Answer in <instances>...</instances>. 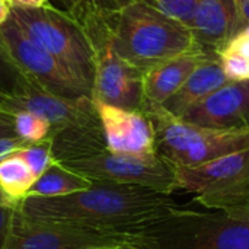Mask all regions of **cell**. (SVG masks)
Wrapping results in <instances>:
<instances>
[{
  "label": "cell",
  "instance_id": "1",
  "mask_svg": "<svg viewBox=\"0 0 249 249\" xmlns=\"http://www.w3.org/2000/svg\"><path fill=\"white\" fill-rule=\"evenodd\" d=\"M181 207L171 196L111 182H93L85 191L63 197H26L16 204L32 220L124 235H136Z\"/></svg>",
  "mask_w": 249,
  "mask_h": 249
},
{
  "label": "cell",
  "instance_id": "2",
  "mask_svg": "<svg viewBox=\"0 0 249 249\" xmlns=\"http://www.w3.org/2000/svg\"><path fill=\"white\" fill-rule=\"evenodd\" d=\"M112 50L143 73L185 53L201 50L191 29L140 0L95 7Z\"/></svg>",
  "mask_w": 249,
  "mask_h": 249
},
{
  "label": "cell",
  "instance_id": "3",
  "mask_svg": "<svg viewBox=\"0 0 249 249\" xmlns=\"http://www.w3.org/2000/svg\"><path fill=\"white\" fill-rule=\"evenodd\" d=\"M29 111L50 124L48 140L55 162H69L105 152L101 120L92 98H64L23 76L10 95L7 112Z\"/></svg>",
  "mask_w": 249,
  "mask_h": 249
},
{
  "label": "cell",
  "instance_id": "4",
  "mask_svg": "<svg viewBox=\"0 0 249 249\" xmlns=\"http://www.w3.org/2000/svg\"><path fill=\"white\" fill-rule=\"evenodd\" d=\"M136 235L144 249H249V209L207 213L181 207Z\"/></svg>",
  "mask_w": 249,
  "mask_h": 249
},
{
  "label": "cell",
  "instance_id": "5",
  "mask_svg": "<svg viewBox=\"0 0 249 249\" xmlns=\"http://www.w3.org/2000/svg\"><path fill=\"white\" fill-rule=\"evenodd\" d=\"M155 127L156 153L175 169L196 168L249 147V130H214L182 121L162 105L144 102L142 109Z\"/></svg>",
  "mask_w": 249,
  "mask_h": 249
},
{
  "label": "cell",
  "instance_id": "6",
  "mask_svg": "<svg viewBox=\"0 0 249 249\" xmlns=\"http://www.w3.org/2000/svg\"><path fill=\"white\" fill-rule=\"evenodd\" d=\"M10 16L32 41L93 85L95 45L80 19L50 3L39 7L12 6Z\"/></svg>",
  "mask_w": 249,
  "mask_h": 249
},
{
  "label": "cell",
  "instance_id": "7",
  "mask_svg": "<svg viewBox=\"0 0 249 249\" xmlns=\"http://www.w3.org/2000/svg\"><path fill=\"white\" fill-rule=\"evenodd\" d=\"M178 190L196 194V201L210 210L249 209V147L196 168H178Z\"/></svg>",
  "mask_w": 249,
  "mask_h": 249
},
{
  "label": "cell",
  "instance_id": "8",
  "mask_svg": "<svg viewBox=\"0 0 249 249\" xmlns=\"http://www.w3.org/2000/svg\"><path fill=\"white\" fill-rule=\"evenodd\" d=\"M80 20L86 25L95 45L92 99L123 109L142 111L146 102L143 90L144 73L112 50L95 7H88Z\"/></svg>",
  "mask_w": 249,
  "mask_h": 249
},
{
  "label": "cell",
  "instance_id": "9",
  "mask_svg": "<svg viewBox=\"0 0 249 249\" xmlns=\"http://www.w3.org/2000/svg\"><path fill=\"white\" fill-rule=\"evenodd\" d=\"M0 38L26 77L64 98H92V86L57 57L32 41L12 16L0 25Z\"/></svg>",
  "mask_w": 249,
  "mask_h": 249
},
{
  "label": "cell",
  "instance_id": "10",
  "mask_svg": "<svg viewBox=\"0 0 249 249\" xmlns=\"http://www.w3.org/2000/svg\"><path fill=\"white\" fill-rule=\"evenodd\" d=\"M92 182H111L149 188L171 196L178 190L177 171L158 153L149 158L114 155L107 150L90 158L60 162Z\"/></svg>",
  "mask_w": 249,
  "mask_h": 249
},
{
  "label": "cell",
  "instance_id": "11",
  "mask_svg": "<svg viewBox=\"0 0 249 249\" xmlns=\"http://www.w3.org/2000/svg\"><path fill=\"white\" fill-rule=\"evenodd\" d=\"M118 245L139 247V236L69 223L32 220L15 207L6 249H99Z\"/></svg>",
  "mask_w": 249,
  "mask_h": 249
},
{
  "label": "cell",
  "instance_id": "12",
  "mask_svg": "<svg viewBox=\"0 0 249 249\" xmlns=\"http://www.w3.org/2000/svg\"><path fill=\"white\" fill-rule=\"evenodd\" d=\"M93 104L101 120L108 153L136 158L156 155L155 127L146 112L123 109L95 101Z\"/></svg>",
  "mask_w": 249,
  "mask_h": 249
},
{
  "label": "cell",
  "instance_id": "13",
  "mask_svg": "<svg viewBox=\"0 0 249 249\" xmlns=\"http://www.w3.org/2000/svg\"><path fill=\"white\" fill-rule=\"evenodd\" d=\"M179 118L206 128L249 130V80L228 82Z\"/></svg>",
  "mask_w": 249,
  "mask_h": 249
},
{
  "label": "cell",
  "instance_id": "14",
  "mask_svg": "<svg viewBox=\"0 0 249 249\" xmlns=\"http://www.w3.org/2000/svg\"><path fill=\"white\" fill-rule=\"evenodd\" d=\"M188 28L203 48L217 53L244 29L236 0H198Z\"/></svg>",
  "mask_w": 249,
  "mask_h": 249
},
{
  "label": "cell",
  "instance_id": "15",
  "mask_svg": "<svg viewBox=\"0 0 249 249\" xmlns=\"http://www.w3.org/2000/svg\"><path fill=\"white\" fill-rule=\"evenodd\" d=\"M213 54L217 53L201 48L169 58L147 70L143 76V90L146 102L156 105H162L163 102H166L185 83L193 71Z\"/></svg>",
  "mask_w": 249,
  "mask_h": 249
},
{
  "label": "cell",
  "instance_id": "16",
  "mask_svg": "<svg viewBox=\"0 0 249 249\" xmlns=\"http://www.w3.org/2000/svg\"><path fill=\"white\" fill-rule=\"evenodd\" d=\"M228 82L231 80L223 71L219 55L213 54L193 71L185 83L166 102H163L162 107L169 114L179 118L187 109L206 99Z\"/></svg>",
  "mask_w": 249,
  "mask_h": 249
},
{
  "label": "cell",
  "instance_id": "17",
  "mask_svg": "<svg viewBox=\"0 0 249 249\" xmlns=\"http://www.w3.org/2000/svg\"><path fill=\"white\" fill-rule=\"evenodd\" d=\"M92 181L70 171L60 162H54L31 187L28 197H63L85 191L92 187Z\"/></svg>",
  "mask_w": 249,
  "mask_h": 249
},
{
  "label": "cell",
  "instance_id": "18",
  "mask_svg": "<svg viewBox=\"0 0 249 249\" xmlns=\"http://www.w3.org/2000/svg\"><path fill=\"white\" fill-rule=\"evenodd\" d=\"M35 179L31 169L16 153L0 162V191L15 206L28 197Z\"/></svg>",
  "mask_w": 249,
  "mask_h": 249
},
{
  "label": "cell",
  "instance_id": "19",
  "mask_svg": "<svg viewBox=\"0 0 249 249\" xmlns=\"http://www.w3.org/2000/svg\"><path fill=\"white\" fill-rule=\"evenodd\" d=\"M15 131L19 139L32 144L48 139L50 124L38 114L29 111H18L15 112Z\"/></svg>",
  "mask_w": 249,
  "mask_h": 249
},
{
  "label": "cell",
  "instance_id": "20",
  "mask_svg": "<svg viewBox=\"0 0 249 249\" xmlns=\"http://www.w3.org/2000/svg\"><path fill=\"white\" fill-rule=\"evenodd\" d=\"M217 55L229 80H249V55L233 41L220 48Z\"/></svg>",
  "mask_w": 249,
  "mask_h": 249
},
{
  "label": "cell",
  "instance_id": "21",
  "mask_svg": "<svg viewBox=\"0 0 249 249\" xmlns=\"http://www.w3.org/2000/svg\"><path fill=\"white\" fill-rule=\"evenodd\" d=\"M16 155L26 163V166L31 169L35 178L41 177L55 162L51 150V143L48 139L28 144L23 149H20Z\"/></svg>",
  "mask_w": 249,
  "mask_h": 249
},
{
  "label": "cell",
  "instance_id": "22",
  "mask_svg": "<svg viewBox=\"0 0 249 249\" xmlns=\"http://www.w3.org/2000/svg\"><path fill=\"white\" fill-rule=\"evenodd\" d=\"M140 1L153 6L155 9L182 22L187 26L190 25L196 6L198 3V0H140Z\"/></svg>",
  "mask_w": 249,
  "mask_h": 249
},
{
  "label": "cell",
  "instance_id": "23",
  "mask_svg": "<svg viewBox=\"0 0 249 249\" xmlns=\"http://www.w3.org/2000/svg\"><path fill=\"white\" fill-rule=\"evenodd\" d=\"M23 76L0 38V92L12 95Z\"/></svg>",
  "mask_w": 249,
  "mask_h": 249
},
{
  "label": "cell",
  "instance_id": "24",
  "mask_svg": "<svg viewBox=\"0 0 249 249\" xmlns=\"http://www.w3.org/2000/svg\"><path fill=\"white\" fill-rule=\"evenodd\" d=\"M15 204L10 203L0 191V249H6L15 216Z\"/></svg>",
  "mask_w": 249,
  "mask_h": 249
},
{
  "label": "cell",
  "instance_id": "25",
  "mask_svg": "<svg viewBox=\"0 0 249 249\" xmlns=\"http://www.w3.org/2000/svg\"><path fill=\"white\" fill-rule=\"evenodd\" d=\"M18 137L15 131V114L0 111V139Z\"/></svg>",
  "mask_w": 249,
  "mask_h": 249
},
{
  "label": "cell",
  "instance_id": "26",
  "mask_svg": "<svg viewBox=\"0 0 249 249\" xmlns=\"http://www.w3.org/2000/svg\"><path fill=\"white\" fill-rule=\"evenodd\" d=\"M60 1L67 9L66 12H69L70 15H73L77 19H82V16L85 15V12L88 9L86 0H60Z\"/></svg>",
  "mask_w": 249,
  "mask_h": 249
},
{
  "label": "cell",
  "instance_id": "27",
  "mask_svg": "<svg viewBox=\"0 0 249 249\" xmlns=\"http://www.w3.org/2000/svg\"><path fill=\"white\" fill-rule=\"evenodd\" d=\"M236 6H238L242 26L245 28L249 25V0H236Z\"/></svg>",
  "mask_w": 249,
  "mask_h": 249
},
{
  "label": "cell",
  "instance_id": "28",
  "mask_svg": "<svg viewBox=\"0 0 249 249\" xmlns=\"http://www.w3.org/2000/svg\"><path fill=\"white\" fill-rule=\"evenodd\" d=\"M10 3L18 7H39L48 4V0H10Z\"/></svg>",
  "mask_w": 249,
  "mask_h": 249
},
{
  "label": "cell",
  "instance_id": "29",
  "mask_svg": "<svg viewBox=\"0 0 249 249\" xmlns=\"http://www.w3.org/2000/svg\"><path fill=\"white\" fill-rule=\"evenodd\" d=\"M12 4L7 0H0V25H3L10 16Z\"/></svg>",
  "mask_w": 249,
  "mask_h": 249
},
{
  "label": "cell",
  "instance_id": "30",
  "mask_svg": "<svg viewBox=\"0 0 249 249\" xmlns=\"http://www.w3.org/2000/svg\"><path fill=\"white\" fill-rule=\"evenodd\" d=\"M10 101V95L0 92V111H7V105Z\"/></svg>",
  "mask_w": 249,
  "mask_h": 249
},
{
  "label": "cell",
  "instance_id": "31",
  "mask_svg": "<svg viewBox=\"0 0 249 249\" xmlns=\"http://www.w3.org/2000/svg\"><path fill=\"white\" fill-rule=\"evenodd\" d=\"M99 249H144L134 247V245H118V247H109V248H99Z\"/></svg>",
  "mask_w": 249,
  "mask_h": 249
}]
</instances>
